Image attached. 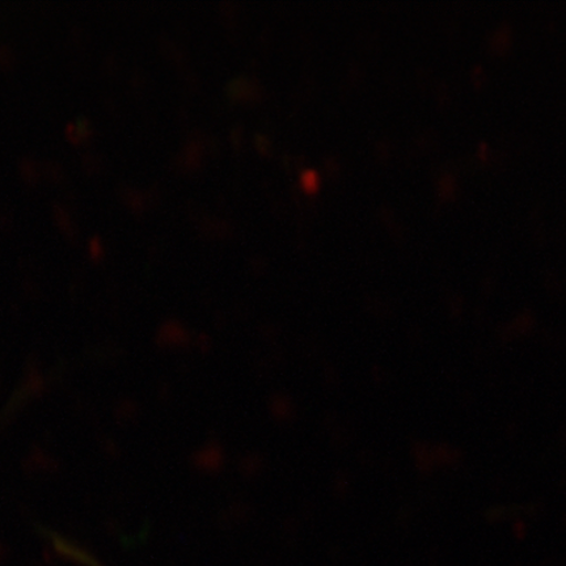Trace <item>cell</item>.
I'll list each match as a JSON object with an SVG mask.
<instances>
[{
    "instance_id": "6da1fadb",
    "label": "cell",
    "mask_w": 566,
    "mask_h": 566,
    "mask_svg": "<svg viewBox=\"0 0 566 566\" xmlns=\"http://www.w3.org/2000/svg\"><path fill=\"white\" fill-rule=\"evenodd\" d=\"M303 187L308 190H314L317 187V175L314 171H307L302 177Z\"/></svg>"
}]
</instances>
